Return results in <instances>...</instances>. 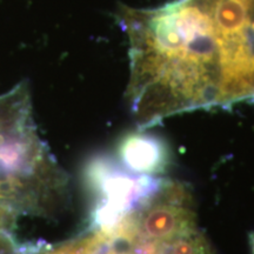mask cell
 Masks as SVG:
<instances>
[{
    "instance_id": "8992f818",
    "label": "cell",
    "mask_w": 254,
    "mask_h": 254,
    "mask_svg": "<svg viewBox=\"0 0 254 254\" xmlns=\"http://www.w3.org/2000/svg\"><path fill=\"white\" fill-rule=\"evenodd\" d=\"M99 254H127V253H126V249L120 250L116 245H113V246L109 247V249L104 250L103 252H100Z\"/></svg>"
},
{
    "instance_id": "277c9868",
    "label": "cell",
    "mask_w": 254,
    "mask_h": 254,
    "mask_svg": "<svg viewBox=\"0 0 254 254\" xmlns=\"http://www.w3.org/2000/svg\"><path fill=\"white\" fill-rule=\"evenodd\" d=\"M158 254H215L204 233L195 230L173 239L160 241Z\"/></svg>"
},
{
    "instance_id": "52a82bcc",
    "label": "cell",
    "mask_w": 254,
    "mask_h": 254,
    "mask_svg": "<svg viewBox=\"0 0 254 254\" xmlns=\"http://www.w3.org/2000/svg\"><path fill=\"white\" fill-rule=\"evenodd\" d=\"M249 239H250L251 252H252V254H254V232H252V233H250V236H249Z\"/></svg>"
},
{
    "instance_id": "5b68a950",
    "label": "cell",
    "mask_w": 254,
    "mask_h": 254,
    "mask_svg": "<svg viewBox=\"0 0 254 254\" xmlns=\"http://www.w3.org/2000/svg\"><path fill=\"white\" fill-rule=\"evenodd\" d=\"M15 208L7 202L0 201V233L12 236V231L15 227Z\"/></svg>"
},
{
    "instance_id": "6da1fadb",
    "label": "cell",
    "mask_w": 254,
    "mask_h": 254,
    "mask_svg": "<svg viewBox=\"0 0 254 254\" xmlns=\"http://www.w3.org/2000/svg\"><path fill=\"white\" fill-rule=\"evenodd\" d=\"M85 179L99 198L92 214V226L110 239L116 225L145 204L161 178L129 173L107 155H98L87 164Z\"/></svg>"
},
{
    "instance_id": "3957f363",
    "label": "cell",
    "mask_w": 254,
    "mask_h": 254,
    "mask_svg": "<svg viewBox=\"0 0 254 254\" xmlns=\"http://www.w3.org/2000/svg\"><path fill=\"white\" fill-rule=\"evenodd\" d=\"M117 154L129 173L157 177L172 163L170 146L160 136L147 132H129L117 145Z\"/></svg>"
},
{
    "instance_id": "7a4b0ae2",
    "label": "cell",
    "mask_w": 254,
    "mask_h": 254,
    "mask_svg": "<svg viewBox=\"0 0 254 254\" xmlns=\"http://www.w3.org/2000/svg\"><path fill=\"white\" fill-rule=\"evenodd\" d=\"M139 239L166 241L196 228L194 199L182 182L163 179L157 190L136 209Z\"/></svg>"
}]
</instances>
